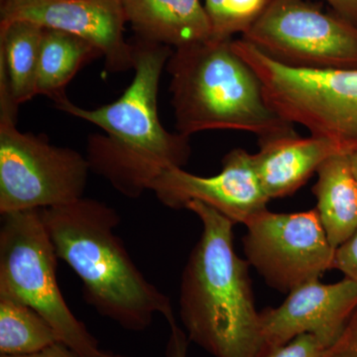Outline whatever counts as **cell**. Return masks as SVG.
I'll list each match as a JSON object with an SVG mask.
<instances>
[{"instance_id":"1","label":"cell","mask_w":357,"mask_h":357,"mask_svg":"<svg viewBox=\"0 0 357 357\" xmlns=\"http://www.w3.org/2000/svg\"><path fill=\"white\" fill-rule=\"evenodd\" d=\"M132 48L135 75L119 100L96 109H82L69 98L55 105L105 131L89 137L91 170L124 196L137 199L164 171L183 168L191 146L189 136L169 132L159 119L160 77L172 49L140 38Z\"/></svg>"},{"instance_id":"2","label":"cell","mask_w":357,"mask_h":357,"mask_svg":"<svg viewBox=\"0 0 357 357\" xmlns=\"http://www.w3.org/2000/svg\"><path fill=\"white\" fill-rule=\"evenodd\" d=\"M202 222L178 294L181 321L190 342L213 357H260L264 344L248 260L237 255L234 223L208 204L189 202Z\"/></svg>"},{"instance_id":"3","label":"cell","mask_w":357,"mask_h":357,"mask_svg":"<svg viewBox=\"0 0 357 357\" xmlns=\"http://www.w3.org/2000/svg\"><path fill=\"white\" fill-rule=\"evenodd\" d=\"M40 211L59 259L77 275L84 302L100 316L132 332L146 330L157 314L175 319L170 299L147 280L115 234L121 217L114 208L83 197Z\"/></svg>"},{"instance_id":"4","label":"cell","mask_w":357,"mask_h":357,"mask_svg":"<svg viewBox=\"0 0 357 357\" xmlns=\"http://www.w3.org/2000/svg\"><path fill=\"white\" fill-rule=\"evenodd\" d=\"M232 43L211 37L173 50L167 70L178 132L244 131L258 142L296 132L270 107L259 77Z\"/></svg>"},{"instance_id":"5","label":"cell","mask_w":357,"mask_h":357,"mask_svg":"<svg viewBox=\"0 0 357 357\" xmlns=\"http://www.w3.org/2000/svg\"><path fill=\"white\" fill-rule=\"evenodd\" d=\"M232 44L259 77L267 102L284 121L330 141L340 153L357 152V69L289 67L243 38Z\"/></svg>"},{"instance_id":"6","label":"cell","mask_w":357,"mask_h":357,"mask_svg":"<svg viewBox=\"0 0 357 357\" xmlns=\"http://www.w3.org/2000/svg\"><path fill=\"white\" fill-rule=\"evenodd\" d=\"M55 248L41 211L1 215L0 299L32 307L79 357H96L102 349L83 321L73 314L57 281Z\"/></svg>"},{"instance_id":"7","label":"cell","mask_w":357,"mask_h":357,"mask_svg":"<svg viewBox=\"0 0 357 357\" xmlns=\"http://www.w3.org/2000/svg\"><path fill=\"white\" fill-rule=\"evenodd\" d=\"M4 73L0 74V215L42 210L83 198L88 158L43 136L16 128V112Z\"/></svg>"},{"instance_id":"8","label":"cell","mask_w":357,"mask_h":357,"mask_svg":"<svg viewBox=\"0 0 357 357\" xmlns=\"http://www.w3.org/2000/svg\"><path fill=\"white\" fill-rule=\"evenodd\" d=\"M241 38L301 69H357V26L307 0H270Z\"/></svg>"},{"instance_id":"9","label":"cell","mask_w":357,"mask_h":357,"mask_svg":"<svg viewBox=\"0 0 357 357\" xmlns=\"http://www.w3.org/2000/svg\"><path fill=\"white\" fill-rule=\"evenodd\" d=\"M249 265L269 287L288 294L333 269L335 250L316 208L300 213L263 211L245 225Z\"/></svg>"},{"instance_id":"10","label":"cell","mask_w":357,"mask_h":357,"mask_svg":"<svg viewBox=\"0 0 357 357\" xmlns=\"http://www.w3.org/2000/svg\"><path fill=\"white\" fill-rule=\"evenodd\" d=\"M30 21L48 29L76 35L98 47L107 70L132 68V44L124 38L126 20L122 0H6L0 8V25Z\"/></svg>"},{"instance_id":"11","label":"cell","mask_w":357,"mask_h":357,"mask_svg":"<svg viewBox=\"0 0 357 357\" xmlns=\"http://www.w3.org/2000/svg\"><path fill=\"white\" fill-rule=\"evenodd\" d=\"M150 191L167 208L182 210L189 202L198 201L234 225H248L268 210L270 201L256 174L252 154L241 148L223 158L217 175L202 177L176 167L164 171L150 185Z\"/></svg>"},{"instance_id":"12","label":"cell","mask_w":357,"mask_h":357,"mask_svg":"<svg viewBox=\"0 0 357 357\" xmlns=\"http://www.w3.org/2000/svg\"><path fill=\"white\" fill-rule=\"evenodd\" d=\"M356 307L357 282L347 277L333 284L306 282L288 293L280 306L260 312L263 351L307 333L328 349Z\"/></svg>"},{"instance_id":"13","label":"cell","mask_w":357,"mask_h":357,"mask_svg":"<svg viewBox=\"0 0 357 357\" xmlns=\"http://www.w3.org/2000/svg\"><path fill=\"white\" fill-rule=\"evenodd\" d=\"M252 154L253 164L263 191L269 199L285 198L297 192L319 166L340 153L330 141L297 132L260 141Z\"/></svg>"},{"instance_id":"14","label":"cell","mask_w":357,"mask_h":357,"mask_svg":"<svg viewBox=\"0 0 357 357\" xmlns=\"http://www.w3.org/2000/svg\"><path fill=\"white\" fill-rule=\"evenodd\" d=\"M137 38L181 48L213 37L201 0H122Z\"/></svg>"},{"instance_id":"15","label":"cell","mask_w":357,"mask_h":357,"mask_svg":"<svg viewBox=\"0 0 357 357\" xmlns=\"http://www.w3.org/2000/svg\"><path fill=\"white\" fill-rule=\"evenodd\" d=\"M317 174L316 210L328 241L337 249L357 231V181L349 154L333 155Z\"/></svg>"},{"instance_id":"16","label":"cell","mask_w":357,"mask_h":357,"mask_svg":"<svg viewBox=\"0 0 357 357\" xmlns=\"http://www.w3.org/2000/svg\"><path fill=\"white\" fill-rule=\"evenodd\" d=\"M102 53L88 40L60 30L44 28L37 76V96L57 103L67 98L65 89L77 72Z\"/></svg>"},{"instance_id":"17","label":"cell","mask_w":357,"mask_h":357,"mask_svg":"<svg viewBox=\"0 0 357 357\" xmlns=\"http://www.w3.org/2000/svg\"><path fill=\"white\" fill-rule=\"evenodd\" d=\"M44 27L30 21L0 25V64L6 69L14 105L37 96V76Z\"/></svg>"},{"instance_id":"18","label":"cell","mask_w":357,"mask_h":357,"mask_svg":"<svg viewBox=\"0 0 357 357\" xmlns=\"http://www.w3.org/2000/svg\"><path fill=\"white\" fill-rule=\"evenodd\" d=\"M61 342L57 333L32 307L0 299V354L27 356Z\"/></svg>"},{"instance_id":"19","label":"cell","mask_w":357,"mask_h":357,"mask_svg":"<svg viewBox=\"0 0 357 357\" xmlns=\"http://www.w3.org/2000/svg\"><path fill=\"white\" fill-rule=\"evenodd\" d=\"M270 0H204V8L210 20L213 38H232L243 34Z\"/></svg>"},{"instance_id":"20","label":"cell","mask_w":357,"mask_h":357,"mask_svg":"<svg viewBox=\"0 0 357 357\" xmlns=\"http://www.w3.org/2000/svg\"><path fill=\"white\" fill-rule=\"evenodd\" d=\"M326 347L312 335H301L287 344L266 349L260 357H326Z\"/></svg>"},{"instance_id":"21","label":"cell","mask_w":357,"mask_h":357,"mask_svg":"<svg viewBox=\"0 0 357 357\" xmlns=\"http://www.w3.org/2000/svg\"><path fill=\"white\" fill-rule=\"evenodd\" d=\"M326 357H357V307L335 344L326 349Z\"/></svg>"},{"instance_id":"22","label":"cell","mask_w":357,"mask_h":357,"mask_svg":"<svg viewBox=\"0 0 357 357\" xmlns=\"http://www.w3.org/2000/svg\"><path fill=\"white\" fill-rule=\"evenodd\" d=\"M333 269H337L347 278L357 282V231L335 250Z\"/></svg>"},{"instance_id":"23","label":"cell","mask_w":357,"mask_h":357,"mask_svg":"<svg viewBox=\"0 0 357 357\" xmlns=\"http://www.w3.org/2000/svg\"><path fill=\"white\" fill-rule=\"evenodd\" d=\"M170 326V335L166 347V357H188V347L190 340L184 330L177 325L176 319L168 321ZM96 357H128L112 352L100 351Z\"/></svg>"},{"instance_id":"24","label":"cell","mask_w":357,"mask_h":357,"mask_svg":"<svg viewBox=\"0 0 357 357\" xmlns=\"http://www.w3.org/2000/svg\"><path fill=\"white\" fill-rule=\"evenodd\" d=\"M333 13L357 26V0H324Z\"/></svg>"},{"instance_id":"25","label":"cell","mask_w":357,"mask_h":357,"mask_svg":"<svg viewBox=\"0 0 357 357\" xmlns=\"http://www.w3.org/2000/svg\"><path fill=\"white\" fill-rule=\"evenodd\" d=\"M0 357H79L76 352L70 349L67 345L62 344V342H57L42 349L35 354H27V356H1Z\"/></svg>"},{"instance_id":"26","label":"cell","mask_w":357,"mask_h":357,"mask_svg":"<svg viewBox=\"0 0 357 357\" xmlns=\"http://www.w3.org/2000/svg\"><path fill=\"white\" fill-rule=\"evenodd\" d=\"M349 158H351V168L352 171H354V177H356L357 181V152L349 154Z\"/></svg>"},{"instance_id":"27","label":"cell","mask_w":357,"mask_h":357,"mask_svg":"<svg viewBox=\"0 0 357 357\" xmlns=\"http://www.w3.org/2000/svg\"><path fill=\"white\" fill-rule=\"evenodd\" d=\"M2 1H6V0H2Z\"/></svg>"}]
</instances>
